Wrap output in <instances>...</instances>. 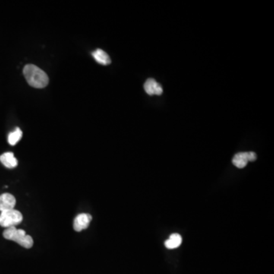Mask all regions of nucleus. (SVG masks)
<instances>
[{
	"label": "nucleus",
	"mask_w": 274,
	"mask_h": 274,
	"mask_svg": "<svg viewBox=\"0 0 274 274\" xmlns=\"http://www.w3.org/2000/svg\"><path fill=\"white\" fill-rule=\"evenodd\" d=\"M26 80L32 87L43 89L49 83V78L44 70L34 64H28L23 70Z\"/></svg>",
	"instance_id": "nucleus-1"
},
{
	"label": "nucleus",
	"mask_w": 274,
	"mask_h": 274,
	"mask_svg": "<svg viewBox=\"0 0 274 274\" xmlns=\"http://www.w3.org/2000/svg\"><path fill=\"white\" fill-rule=\"evenodd\" d=\"M4 237L7 240L15 241L26 248H31L33 246L34 240L30 235L26 234L23 229H18L16 227H10L4 231Z\"/></svg>",
	"instance_id": "nucleus-2"
},
{
	"label": "nucleus",
	"mask_w": 274,
	"mask_h": 274,
	"mask_svg": "<svg viewBox=\"0 0 274 274\" xmlns=\"http://www.w3.org/2000/svg\"><path fill=\"white\" fill-rule=\"evenodd\" d=\"M23 220V214L16 209L4 211L0 214V225L5 228L16 227Z\"/></svg>",
	"instance_id": "nucleus-3"
},
{
	"label": "nucleus",
	"mask_w": 274,
	"mask_h": 274,
	"mask_svg": "<svg viewBox=\"0 0 274 274\" xmlns=\"http://www.w3.org/2000/svg\"><path fill=\"white\" fill-rule=\"evenodd\" d=\"M256 159H257V155L255 152H239L234 155L232 163L238 168H243L247 165V162H253L256 160Z\"/></svg>",
	"instance_id": "nucleus-4"
},
{
	"label": "nucleus",
	"mask_w": 274,
	"mask_h": 274,
	"mask_svg": "<svg viewBox=\"0 0 274 274\" xmlns=\"http://www.w3.org/2000/svg\"><path fill=\"white\" fill-rule=\"evenodd\" d=\"M92 216L89 213H81L75 218L73 228L76 231H81L86 229L90 225Z\"/></svg>",
	"instance_id": "nucleus-5"
},
{
	"label": "nucleus",
	"mask_w": 274,
	"mask_h": 274,
	"mask_svg": "<svg viewBox=\"0 0 274 274\" xmlns=\"http://www.w3.org/2000/svg\"><path fill=\"white\" fill-rule=\"evenodd\" d=\"M16 200L11 193H6L0 195V211L10 210L16 206Z\"/></svg>",
	"instance_id": "nucleus-6"
},
{
	"label": "nucleus",
	"mask_w": 274,
	"mask_h": 274,
	"mask_svg": "<svg viewBox=\"0 0 274 274\" xmlns=\"http://www.w3.org/2000/svg\"><path fill=\"white\" fill-rule=\"evenodd\" d=\"M144 89L146 93L149 95H161L163 92L162 86L152 78L146 80L144 84Z\"/></svg>",
	"instance_id": "nucleus-7"
},
{
	"label": "nucleus",
	"mask_w": 274,
	"mask_h": 274,
	"mask_svg": "<svg viewBox=\"0 0 274 274\" xmlns=\"http://www.w3.org/2000/svg\"><path fill=\"white\" fill-rule=\"evenodd\" d=\"M0 162L8 168H14L18 165V160L13 152H5L0 155Z\"/></svg>",
	"instance_id": "nucleus-8"
},
{
	"label": "nucleus",
	"mask_w": 274,
	"mask_h": 274,
	"mask_svg": "<svg viewBox=\"0 0 274 274\" xmlns=\"http://www.w3.org/2000/svg\"><path fill=\"white\" fill-rule=\"evenodd\" d=\"M92 57L97 63L102 65H109L111 63L109 55L102 49H97L92 52Z\"/></svg>",
	"instance_id": "nucleus-9"
},
{
	"label": "nucleus",
	"mask_w": 274,
	"mask_h": 274,
	"mask_svg": "<svg viewBox=\"0 0 274 274\" xmlns=\"http://www.w3.org/2000/svg\"><path fill=\"white\" fill-rule=\"evenodd\" d=\"M182 243V238L179 234L174 233L171 234L168 240L165 242V247L168 249H174L179 247Z\"/></svg>",
	"instance_id": "nucleus-10"
},
{
	"label": "nucleus",
	"mask_w": 274,
	"mask_h": 274,
	"mask_svg": "<svg viewBox=\"0 0 274 274\" xmlns=\"http://www.w3.org/2000/svg\"><path fill=\"white\" fill-rule=\"evenodd\" d=\"M23 131L19 127H16L13 132L9 134L8 136V142L11 146H15L17 144L20 140H21L22 137H23Z\"/></svg>",
	"instance_id": "nucleus-11"
}]
</instances>
